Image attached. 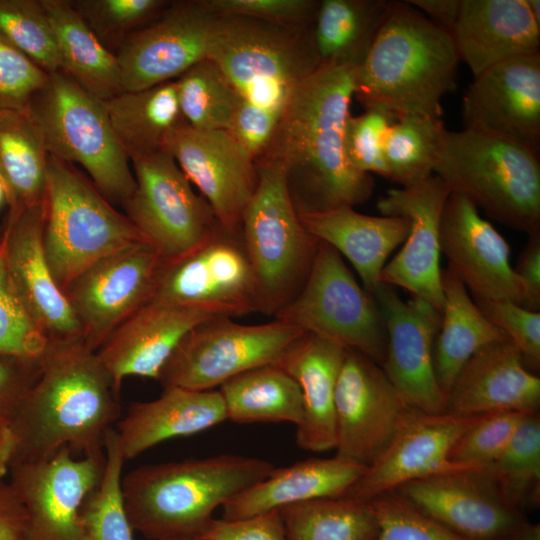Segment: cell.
Wrapping results in <instances>:
<instances>
[{
    "mask_svg": "<svg viewBox=\"0 0 540 540\" xmlns=\"http://www.w3.org/2000/svg\"><path fill=\"white\" fill-rule=\"evenodd\" d=\"M356 66L320 67L291 91L273 137L257 159L282 164L297 212H322L367 201L371 174L356 170L345 153V127Z\"/></svg>",
    "mask_w": 540,
    "mask_h": 540,
    "instance_id": "cell-1",
    "label": "cell"
},
{
    "mask_svg": "<svg viewBox=\"0 0 540 540\" xmlns=\"http://www.w3.org/2000/svg\"><path fill=\"white\" fill-rule=\"evenodd\" d=\"M40 375L10 420L11 465L47 460L62 449L73 455L104 450L120 405L112 379L82 339L50 341Z\"/></svg>",
    "mask_w": 540,
    "mask_h": 540,
    "instance_id": "cell-2",
    "label": "cell"
},
{
    "mask_svg": "<svg viewBox=\"0 0 540 540\" xmlns=\"http://www.w3.org/2000/svg\"><path fill=\"white\" fill-rule=\"evenodd\" d=\"M459 58L449 32L407 1H390L388 13L356 68L354 96L366 109L397 119L441 118V100L456 87Z\"/></svg>",
    "mask_w": 540,
    "mask_h": 540,
    "instance_id": "cell-3",
    "label": "cell"
},
{
    "mask_svg": "<svg viewBox=\"0 0 540 540\" xmlns=\"http://www.w3.org/2000/svg\"><path fill=\"white\" fill-rule=\"evenodd\" d=\"M274 469L235 454L143 465L122 476L123 504L133 530L149 540L197 538L218 507Z\"/></svg>",
    "mask_w": 540,
    "mask_h": 540,
    "instance_id": "cell-4",
    "label": "cell"
},
{
    "mask_svg": "<svg viewBox=\"0 0 540 540\" xmlns=\"http://www.w3.org/2000/svg\"><path fill=\"white\" fill-rule=\"evenodd\" d=\"M434 172L494 220L540 232L539 150L470 129L446 130Z\"/></svg>",
    "mask_w": 540,
    "mask_h": 540,
    "instance_id": "cell-5",
    "label": "cell"
},
{
    "mask_svg": "<svg viewBox=\"0 0 540 540\" xmlns=\"http://www.w3.org/2000/svg\"><path fill=\"white\" fill-rule=\"evenodd\" d=\"M141 243L148 242L91 179L74 164L48 156L43 249L63 292L100 259Z\"/></svg>",
    "mask_w": 540,
    "mask_h": 540,
    "instance_id": "cell-6",
    "label": "cell"
},
{
    "mask_svg": "<svg viewBox=\"0 0 540 540\" xmlns=\"http://www.w3.org/2000/svg\"><path fill=\"white\" fill-rule=\"evenodd\" d=\"M311 26L214 14L207 58L221 69L242 101L281 115L295 86L318 69Z\"/></svg>",
    "mask_w": 540,
    "mask_h": 540,
    "instance_id": "cell-7",
    "label": "cell"
},
{
    "mask_svg": "<svg viewBox=\"0 0 540 540\" xmlns=\"http://www.w3.org/2000/svg\"><path fill=\"white\" fill-rule=\"evenodd\" d=\"M256 164L258 181L243 212L240 234L261 312L274 315L303 287L319 240L300 220L282 164L270 159Z\"/></svg>",
    "mask_w": 540,
    "mask_h": 540,
    "instance_id": "cell-8",
    "label": "cell"
},
{
    "mask_svg": "<svg viewBox=\"0 0 540 540\" xmlns=\"http://www.w3.org/2000/svg\"><path fill=\"white\" fill-rule=\"evenodd\" d=\"M26 112L49 155L80 164L109 202L124 205L136 181L130 160L111 128L104 102L58 70L49 74Z\"/></svg>",
    "mask_w": 540,
    "mask_h": 540,
    "instance_id": "cell-9",
    "label": "cell"
},
{
    "mask_svg": "<svg viewBox=\"0 0 540 540\" xmlns=\"http://www.w3.org/2000/svg\"><path fill=\"white\" fill-rule=\"evenodd\" d=\"M275 320L359 351L381 365L387 337L380 309L356 281L341 255L318 242L309 275Z\"/></svg>",
    "mask_w": 540,
    "mask_h": 540,
    "instance_id": "cell-10",
    "label": "cell"
},
{
    "mask_svg": "<svg viewBox=\"0 0 540 540\" xmlns=\"http://www.w3.org/2000/svg\"><path fill=\"white\" fill-rule=\"evenodd\" d=\"M304 331L279 321L244 325L215 317L190 330L160 371L163 389L213 390L248 370L276 364Z\"/></svg>",
    "mask_w": 540,
    "mask_h": 540,
    "instance_id": "cell-11",
    "label": "cell"
},
{
    "mask_svg": "<svg viewBox=\"0 0 540 540\" xmlns=\"http://www.w3.org/2000/svg\"><path fill=\"white\" fill-rule=\"evenodd\" d=\"M136 188L125 215L163 262L180 259L203 245L220 225L175 159L166 151L131 161Z\"/></svg>",
    "mask_w": 540,
    "mask_h": 540,
    "instance_id": "cell-12",
    "label": "cell"
},
{
    "mask_svg": "<svg viewBox=\"0 0 540 540\" xmlns=\"http://www.w3.org/2000/svg\"><path fill=\"white\" fill-rule=\"evenodd\" d=\"M151 299L193 308L213 317L233 318L261 312L255 276L240 230L228 231L219 225L196 250L163 262Z\"/></svg>",
    "mask_w": 540,
    "mask_h": 540,
    "instance_id": "cell-13",
    "label": "cell"
},
{
    "mask_svg": "<svg viewBox=\"0 0 540 540\" xmlns=\"http://www.w3.org/2000/svg\"><path fill=\"white\" fill-rule=\"evenodd\" d=\"M413 408L376 361L348 349L335 388L334 457L369 467L390 445Z\"/></svg>",
    "mask_w": 540,
    "mask_h": 540,
    "instance_id": "cell-14",
    "label": "cell"
},
{
    "mask_svg": "<svg viewBox=\"0 0 540 540\" xmlns=\"http://www.w3.org/2000/svg\"><path fill=\"white\" fill-rule=\"evenodd\" d=\"M163 264L148 243L106 256L78 275L64 294L93 351L153 296Z\"/></svg>",
    "mask_w": 540,
    "mask_h": 540,
    "instance_id": "cell-15",
    "label": "cell"
},
{
    "mask_svg": "<svg viewBox=\"0 0 540 540\" xmlns=\"http://www.w3.org/2000/svg\"><path fill=\"white\" fill-rule=\"evenodd\" d=\"M105 464L104 450L76 458L62 449L47 460L12 465L9 483L26 515L24 540H78L80 509Z\"/></svg>",
    "mask_w": 540,
    "mask_h": 540,
    "instance_id": "cell-16",
    "label": "cell"
},
{
    "mask_svg": "<svg viewBox=\"0 0 540 540\" xmlns=\"http://www.w3.org/2000/svg\"><path fill=\"white\" fill-rule=\"evenodd\" d=\"M419 510L470 540H516L530 523L482 469H460L395 489Z\"/></svg>",
    "mask_w": 540,
    "mask_h": 540,
    "instance_id": "cell-17",
    "label": "cell"
},
{
    "mask_svg": "<svg viewBox=\"0 0 540 540\" xmlns=\"http://www.w3.org/2000/svg\"><path fill=\"white\" fill-rule=\"evenodd\" d=\"M164 151L201 192L218 223L239 231L258 181L254 157L226 130H204L179 123L168 134Z\"/></svg>",
    "mask_w": 540,
    "mask_h": 540,
    "instance_id": "cell-18",
    "label": "cell"
},
{
    "mask_svg": "<svg viewBox=\"0 0 540 540\" xmlns=\"http://www.w3.org/2000/svg\"><path fill=\"white\" fill-rule=\"evenodd\" d=\"M386 330L387 345L380 365L403 399L426 413H444L446 396L434 370L433 351L441 312L427 301L403 300L393 286L380 283L372 294Z\"/></svg>",
    "mask_w": 540,
    "mask_h": 540,
    "instance_id": "cell-19",
    "label": "cell"
},
{
    "mask_svg": "<svg viewBox=\"0 0 540 540\" xmlns=\"http://www.w3.org/2000/svg\"><path fill=\"white\" fill-rule=\"evenodd\" d=\"M213 19L202 0L170 2L117 51L123 91L175 80L207 58Z\"/></svg>",
    "mask_w": 540,
    "mask_h": 540,
    "instance_id": "cell-20",
    "label": "cell"
},
{
    "mask_svg": "<svg viewBox=\"0 0 540 540\" xmlns=\"http://www.w3.org/2000/svg\"><path fill=\"white\" fill-rule=\"evenodd\" d=\"M439 241L448 268L474 299L508 300L524 307L526 288L510 265L508 242L467 197L449 194Z\"/></svg>",
    "mask_w": 540,
    "mask_h": 540,
    "instance_id": "cell-21",
    "label": "cell"
},
{
    "mask_svg": "<svg viewBox=\"0 0 540 540\" xmlns=\"http://www.w3.org/2000/svg\"><path fill=\"white\" fill-rule=\"evenodd\" d=\"M436 175L408 187L390 189L379 198L377 209L385 216H403L410 231L403 246L384 266L380 283L398 286L419 297L442 313L439 226L450 194Z\"/></svg>",
    "mask_w": 540,
    "mask_h": 540,
    "instance_id": "cell-22",
    "label": "cell"
},
{
    "mask_svg": "<svg viewBox=\"0 0 540 540\" xmlns=\"http://www.w3.org/2000/svg\"><path fill=\"white\" fill-rule=\"evenodd\" d=\"M480 417L432 414L413 408L387 449L343 497L368 502L412 480L472 469L453 464L449 454L459 437Z\"/></svg>",
    "mask_w": 540,
    "mask_h": 540,
    "instance_id": "cell-23",
    "label": "cell"
},
{
    "mask_svg": "<svg viewBox=\"0 0 540 540\" xmlns=\"http://www.w3.org/2000/svg\"><path fill=\"white\" fill-rule=\"evenodd\" d=\"M464 129L540 148V52L498 63L474 77L462 101Z\"/></svg>",
    "mask_w": 540,
    "mask_h": 540,
    "instance_id": "cell-24",
    "label": "cell"
},
{
    "mask_svg": "<svg viewBox=\"0 0 540 540\" xmlns=\"http://www.w3.org/2000/svg\"><path fill=\"white\" fill-rule=\"evenodd\" d=\"M44 202L5 223L2 255L10 282L49 341L83 340L81 325L55 282L43 249Z\"/></svg>",
    "mask_w": 540,
    "mask_h": 540,
    "instance_id": "cell-25",
    "label": "cell"
},
{
    "mask_svg": "<svg viewBox=\"0 0 540 540\" xmlns=\"http://www.w3.org/2000/svg\"><path fill=\"white\" fill-rule=\"evenodd\" d=\"M212 318L193 308L151 299L118 326L96 354L119 393L126 377L157 380L183 337Z\"/></svg>",
    "mask_w": 540,
    "mask_h": 540,
    "instance_id": "cell-26",
    "label": "cell"
},
{
    "mask_svg": "<svg viewBox=\"0 0 540 540\" xmlns=\"http://www.w3.org/2000/svg\"><path fill=\"white\" fill-rule=\"evenodd\" d=\"M540 378L511 340L490 343L465 363L446 397L445 412L477 416L498 411L537 412Z\"/></svg>",
    "mask_w": 540,
    "mask_h": 540,
    "instance_id": "cell-27",
    "label": "cell"
},
{
    "mask_svg": "<svg viewBox=\"0 0 540 540\" xmlns=\"http://www.w3.org/2000/svg\"><path fill=\"white\" fill-rule=\"evenodd\" d=\"M451 37L477 76L503 61L540 52V23L527 0H461Z\"/></svg>",
    "mask_w": 540,
    "mask_h": 540,
    "instance_id": "cell-28",
    "label": "cell"
},
{
    "mask_svg": "<svg viewBox=\"0 0 540 540\" xmlns=\"http://www.w3.org/2000/svg\"><path fill=\"white\" fill-rule=\"evenodd\" d=\"M347 351L334 341L304 331L276 363L301 390L303 414L296 443L303 450L325 452L335 448V388Z\"/></svg>",
    "mask_w": 540,
    "mask_h": 540,
    "instance_id": "cell-29",
    "label": "cell"
},
{
    "mask_svg": "<svg viewBox=\"0 0 540 540\" xmlns=\"http://www.w3.org/2000/svg\"><path fill=\"white\" fill-rule=\"evenodd\" d=\"M226 419L220 391L172 387L155 400L132 402L115 430L129 460L160 442L202 432Z\"/></svg>",
    "mask_w": 540,
    "mask_h": 540,
    "instance_id": "cell-30",
    "label": "cell"
},
{
    "mask_svg": "<svg viewBox=\"0 0 540 540\" xmlns=\"http://www.w3.org/2000/svg\"><path fill=\"white\" fill-rule=\"evenodd\" d=\"M299 217L313 237L329 244L350 261L370 295L380 285L381 272L389 255L405 241L410 231L406 217L364 215L350 206L300 213Z\"/></svg>",
    "mask_w": 540,
    "mask_h": 540,
    "instance_id": "cell-31",
    "label": "cell"
},
{
    "mask_svg": "<svg viewBox=\"0 0 540 540\" xmlns=\"http://www.w3.org/2000/svg\"><path fill=\"white\" fill-rule=\"evenodd\" d=\"M366 468L333 458H310L274 469L223 505V519H240L285 506L343 497Z\"/></svg>",
    "mask_w": 540,
    "mask_h": 540,
    "instance_id": "cell-32",
    "label": "cell"
},
{
    "mask_svg": "<svg viewBox=\"0 0 540 540\" xmlns=\"http://www.w3.org/2000/svg\"><path fill=\"white\" fill-rule=\"evenodd\" d=\"M42 4L53 31L59 70L102 102L123 92L116 55L101 44L69 0H42Z\"/></svg>",
    "mask_w": 540,
    "mask_h": 540,
    "instance_id": "cell-33",
    "label": "cell"
},
{
    "mask_svg": "<svg viewBox=\"0 0 540 540\" xmlns=\"http://www.w3.org/2000/svg\"><path fill=\"white\" fill-rule=\"evenodd\" d=\"M444 305L434 343L433 361L438 385L447 394L465 363L482 347L510 340L493 325L447 267L441 270Z\"/></svg>",
    "mask_w": 540,
    "mask_h": 540,
    "instance_id": "cell-34",
    "label": "cell"
},
{
    "mask_svg": "<svg viewBox=\"0 0 540 540\" xmlns=\"http://www.w3.org/2000/svg\"><path fill=\"white\" fill-rule=\"evenodd\" d=\"M48 152L27 112L0 110V181L13 222L44 202Z\"/></svg>",
    "mask_w": 540,
    "mask_h": 540,
    "instance_id": "cell-35",
    "label": "cell"
},
{
    "mask_svg": "<svg viewBox=\"0 0 540 540\" xmlns=\"http://www.w3.org/2000/svg\"><path fill=\"white\" fill-rule=\"evenodd\" d=\"M114 135L132 161L164 151L170 131L183 120L175 80L123 91L104 102Z\"/></svg>",
    "mask_w": 540,
    "mask_h": 540,
    "instance_id": "cell-36",
    "label": "cell"
},
{
    "mask_svg": "<svg viewBox=\"0 0 540 540\" xmlns=\"http://www.w3.org/2000/svg\"><path fill=\"white\" fill-rule=\"evenodd\" d=\"M389 0H322L311 26L318 68L358 67L384 22Z\"/></svg>",
    "mask_w": 540,
    "mask_h": 540,
    "instance_id": "cell-37",
    "label": "cell"
},
{
    "mask_svg": "<svg viewBox=\"0 0 540 540\" xmlns=\"http://www.w3.org/2000/svg\"><path fill=\"white\" fill-rule=\"evenodd\" d=\"M227 419L238 424L290 422L303 414L297 382L277 364L241 373L220 386Z\"/></svg>",
    "mask_w": 540,
    "mask_h": 540,
    "instance_id": "cell-38",
    "label": "cell"
},
{
    "mask_svg": "<svg viewBox=\"0 0 540 540\" xmlns=\"http://www.w3.org/2000/svg\"><path fill=\"white\" fill-rule=\"evenodd\" d=\"M279 510L290 540H375L379 533L367 501L318 499Z\"/></svg>",
    "mask_w": 540,
    "mask_h": 540,
    "instance_id": "cell-39",
    "label": "cell"
},
{
    "mask_svg": "<svg viewBox=\"0 0 540 540\" xmlns=\"http://www.w3.org/2000/svg\"><path fill=\"white\" fill-rule=\"evenodd\" d=\"M445 133L441 118L409 115L397 119L384 141L385 178L408 187L432 176Z\"/></svg>",
    "mask_w": 540,
    "mask_h": 540,
    "instance_id": "cell-40",
    "label": "cell"
},
{
    "mask_svg": "<svg viewBox=\"0 0 540 540\" xmlns=\"http://www.w3.org/2000/svg\"><path fill=\"white\" fill-rule=\"evenodd\" d=\"M482 470L505 501L523 511L540 501V416L526 413L501 454Z\"/></svg>",
    "mask_w": 540,
    "mask_h": 540,
    "instance_id": "cell-41",
    "label": "cell"
},
{
    "mask_svg": "<svg viewBox=\"0 0 540 540\" xmlns=\"http://www.w3.org/2000/svg\"><path fill=\"white\" fill-rule=\"evenodd\" d=\"M180 113L190 126L228 130L241 97L221 69L205 58L175 79Z\"/></svg>",
    "mask_w": 540,
    "mask_h": 540,
    "instance_id": "cell-42",
    "label": "cell"
},
{
    "mask_svg": "<svg viewBox=\"0 0 540 540\" xmlns=\"http://www.w3.org/2000/svg\"><path fill=\"white\" fill-rule=\"evenodd\" d=\"M104 452L106 464L102 478L87 495L79 512L78 540H134L121 492L126 460L115 428L106 434Z\"/></svg>",
    "mask_w": 540,
    "mask_h": 540,
    "instance_id": "cell-43",
    "label": "cell"
},
{
    "mask_svg": "<svg viewBox=\"0 0 540 540\" xmlns=\"http://www.w3.org/2000/svg\"><path fill=\"white\" fill-rule=\"evenodd\" d=\"M97 39L116 55L126 40L167 8L165 0H69Z\"/></svg>",
    "mask_w": 540,
    "mask_h": 540,
    "instance_id": "cell-44",
    "label": "cell"
},
{
    "mask_svg": "<svg viewBox=\"0 0 540 540\" xmlns=\"http://www.w3.org/2000/svg\"><path fill=\"white\" fill-rule=\"evenodd\" d=\"M0 35L47 73L59 70L55 39L42 0H0Z\"/></svg>",
    "mask_w": 540,
    "mask_h": 540,
    "instance_id": "cell-45",
    "label": "cell"
},
{
    "mask_svg": "<svg viewBox=\"0 0 540 540\" xmlns=\"http://www.w3.org/2000/svg\"><path fill=\"white\" fill-rule=\"evenodd\" d=\"M368 502L379 527L375 540H470L425 514L395 490Z\"/></svg>",
    "mask_w": 540,
    "mask_h": 540,
    "instance_id": "cell-46",
    "label": "cell"
},
{
    "mask_svg": "<svg viewBox=\"0 0 540 540\" xmlns=\"http://www.w3.org/2000/svg\"><path fill=\"white\" fill-rule=\"evenodd\" d=\"M49 339L17 296L0 250V356L39 361Z\"/></svg>",
    "mask_w": 540,
    "mask_h": 540,
    "instance_id": "cell-47",
    "label": "cell"
},
{
    "mask_svg": "<svg viewBox=\"0 0 540 540\" xmlns=\"http://www.w3.org/2000/svg\"><path fill=\"white\" fill-rule=\"evenodd\" d=\"M525 414L508 410L481 415L456 441L449 460L466 468H485L507 446Z\"/></svg>",
    "mask_w": 540,
    "mask_h": 540,
    "instance_id": "cell-48",
    "label": "cell"
},
{
    "mask_svg": "<svg viewBox=\"0 0 540 540\" xmlns=\"http://www.w3.org/2000/svg\"><path fill=\"white\" fill-rule=\"evenodd\" d=\"M397 120L380 108L366 109L350 116L345 127V153L349 163L358 171L386 176L384 141L389 127Z\"/></svg>",
    "mask_w": 540,
    "mask_h": 540,
    "instance_id": "cell-49",
    "label": "cell"
},
{
    "mask_svg": "<svg viewBox=\"0 0 540 540\" xmlns=\"http://www.w3.org/2000/svg\"><path fill=\"white\" fill-rule=\"evenodd\" d=\"M484 316L518 348L526 367H540V311H532L508 300L473 299Z\"/></svg>",
    "mask_w": 540,
    "mask_h": 540,
    "instance_id": "cell-50",
    "label": "cell"
},
{
    "mask_svg": "<svg viewBox=\"0 0 540 540\" xmlns=\"http://www.w3.org/2000/svg\"><path fill=\"white\" fill-rule=\"evenodd\" d=\"M49 73L0 35V110L26 112Z\"/></svg>",
    "mask_w": 540,
    "mask_h": 540,
    "instance_id": "cell-51",
    "label": "cell"
},
{
    "mask_svg": "<svg viewBox=\"0 0 540 540\" xmlns=\"http://www.w3.org/2000/svg\"><path fill=\"white\" fill-rule=\"evenodd\" d=\"M216 15H234L285 26H311L318 8L315 0H202Z\"/></svg>",
    "mask_w": 540,
    "mask_h": 540,
    "instance_id": "cell-52",
    "label": "cell"
},
{
    "mask_svg": "<svg viewBox=\"0 0 540 540\" xmlns=\"http://www.w3.org/2000/svg\"><path fill=\"white\" fill-rule=\"evenodd\" d=\"M199 540H290L280 510L240 519L212 518Z\"/></svg>",
    "mask_w": 540,
    "mask_h": 540,
    "instance_id": "cell-53",
    "label": "cell"
},
{
    "mask_svg": "<svg viewBox=\"0 0 540 540\" xmlns=\"http://www.w3.org/2000/svg\"><path fill=\"white\" fill-rule=\"evenodd\" d=\"M40 371V360L0 356V419H12Z\"/></svg>",
    "mask_w": 540,
    "mask_h": 540,
    "instance_id": "cell-54",
    "label": "cell"
},
{
    "mask_svg": "<svg viewBox=\"0 0 540 540\" xmlns=\"http://www.w3.org/2000/svg\"><path fill=\"white\" fill-rule=\"evenodd\" d=\"M514 271L526 288L524 308L540 311V232L529 235Z\"/></svg>",
    "mask_w": 540,
    "mask_h": 540,
    "instance_id": "cell-55",
    "label": "cell"
},
{
    "mask_svg": "<svg viewBox=\"0 0 540 540\" xmlns=\"http://www.w3.org/2000/svg\"><path fill=\"white\" fill-rule=\"evenodd\" d=\"M26 515L10 483L0 479V540H24Z\"/></svg>",
    "mask_w": 540,
    "mask_h": 540,
    "instance_id": "cell-56",
    "label": "cell"
},
{
    "mask_svg": "<svg viewBox=\"0 0 540 540\" xmlns=\"http://www.w3.org/2000/svg\"><path fill=\"white\" fill-rule=\"evenodd\" d=\"M407 2L451 34L459 15L461 0H410Z\"/></svg>",
    "mask_w": 540,
    "mask_h": 540,
    "instance_id": "cell-57",
    "label": "cell"
},
{
    "mask_svg": "<svg viewBox=\"0 0 540 540\" xmlns=\"http://www.w3.org/2000/svg\"><path fill=\"white\" fill-rule=\"evenodd\" d=\"M14 454V436L10 421L0 419V479L10 470Z\"/></svg>",
    "mask_w": 540,
    "mask_h": 540,
    "instance_id": "cell-58",
    "label": "cell"
},
{
    "mask_svg": "<svg viewBox=\"0 0 540 540\" xmlns=\"http://www.w3.org/2000/svg\"><path fill=\"white\" fill-rule=\"evenodd\" d=\"M527 3L530 7V10L535 18V20L540 23V1L539 0H527Z\"/></svg>",
    "mask_w": 540,
    "mask_h": 540,
    "instance_id": "cell-59",
    "label": "cell"
},
{
    "mask_svg": "<svg viewBox=\"0 0 540 540\" xmlns=\"http://www.w3.org/2000/svg\"><path fill=\"white\" fill-rule=\"evenodd\" d=\"M3 202H6V196H5L3 185L0 181V206L2 205Z\"/></svg>",
    "mask_w": 540,
    "mask_h": 540,
    "instance_id": "cell-60",
    "label": "cell"
},
{
    "mask_svg": "<svg viewBox=\"0 0 540 540\" xmlns=\"http://www.w3.org/2000/svg\"><path fill=\"white\" fill-rule=\"evenodd\" d=\"M3 235H4V226H0V250L2 247Z\"/></svg>",
    "mask_w": 540,
    "mask_h": 540,
    "instance_id": "cell-61",
    "label": "cell"
},
{
    "mask_svg": "<svg viewBox=\"0 0 540 540\" xmlns=\"http://www.w3.org/2000/svg\"><path fill=\"white\" fill-rule=\"evenodd\" d=\"M176 540H199V539H196V538H189V539H176Z\"/></svg>",
    "mask_w": 540,
    "mask_h": 540,
    "instance_id": "cell-62",
    "label": "cell"
}]
</instances>
